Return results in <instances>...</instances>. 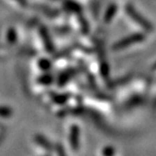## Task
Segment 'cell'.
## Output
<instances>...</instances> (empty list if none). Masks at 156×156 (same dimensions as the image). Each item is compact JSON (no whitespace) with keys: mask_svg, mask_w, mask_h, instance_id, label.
<instances>
[{"mask_svg":"<svg viewBox=\"0 0 156 156\" xmlns=\"http://www.w3.org/2000/svg\"><path fill=\"white\" fill-rule=\"evenodd\" d=\"M126 12H127V14L136 22V24H138L140 27H142L145 30H147V31H149V32H151V31H152V25L150 23V22L147 20V19H145L137 10L133 8V6H132V5H130V4H128L127 6H126Z\"/></svg>","mask_w":156,"mask_h":156,"instance_id":"6da1fadb","label":"cell"},{"mask_svg":"<svg viewBox=\"0 0 156 156\" xmlns=\"http://www.w3.org/2000/svg\"><path fill=\"white\" fill-rule=\"evenodd\" d=\"M144 39H145V36H144V34H142V33H135V34H132L126 38L119 40L118 42H116L114 44L113 49L114 50H120V49L126 48L128 46L133 45V44L144 41Z\"/></svg>","mask_w":156,"mask_h":156,"instance_id":"7a4b0ae2","label":"cell"},{"mask_svg":"<svg viewBox=\"0 0 156 156\" xmlns=\"http://www.w3.org/2000/svg\"><path fill=\"white\" fill-rule=\"evenodd\" d=\"M70 145L73 151H77L80 145V129L77 125H72L69 135Z\"/></svg>","mask_w":156,"mask_h":156,"instance_id":"3957f363","label":"cell"},{"mask_svg":"<svg viewBox=\"0 0 156 156\" xmlns=\"http://www.w3.org/2000/svg\"><path fill=\"white\" fill-rule=\"evenodd\" d=\"M41 37L43 41V43H44V47L47 50V52L49 53H52L54 52V44H53V41L50 38V35L47 31V29L45 27H41Z\"/></svg>","mask_w":156,"mask_h":156,"instance_id":"277c9868","label":"cell"},{"mask_svg":"<svg viewBox=\"0 0 156 156\" xmlns=\"http://www.w3.org/2000/svg\"><path fill=\"white\" fill-rule=\"evenodd\" d=\"M117 9H118V7L116 4H111L105 12V23H110L111 20L113 19V17L115 16L116 12H117Z\"/></svg>","mask_w":156,"mask_h":156,"instance_id":"5b68a950","label":"cell"},{"mask_svg":"<svg viewBox=\"0 0 156 156\" xmlns=\"http://www.w3.org/2000/svg\"><path fill=\"white\" fill-rule=\"evenodd\" d=\"M35 140H36V143L39 144L41 147L44 148L47 151H52L53 150V147L52 145L50 144V142L47 140L46 137H44L43 136H41V135H37L35 136Z\"/></svg>","mask_w":156,"mask_h":156,"instance_id":"8992f818","label":"cell"},{"mask_svg":"<svg viewBox=\"0 0 156 156\" xmlns=\"http://www.w3.org/2000/svg\"><path fill=\"white\" fill-rule=\"evenodd\" d=\"M65 7L66 9H68L69 10L73 12H80V10H81L80 5H78L74 1H71V0H67L65 2Z\"/></svg>","mask_w":156,"mask_h":156,"instance_id":"52a82bcc","label":"cell"},{"mask_svg":"<svg viewBox=\"0 0 156 156\" xmlns=\"http://www.w3.org/2000/svg\"><path fill=\"white\" fill-rule=\"evenodd\" d=\"M12 115V110L8 106L0 105V117L1 118H9Z\"/></svg>","mask_w":156,"mask_h":156,"instance_id":"ba28073f","label":"cell"},{"mask_svg":"<svg viewBox=\"0 0 156 156\" xmlns=\"http://www.w3.org/2000/svg\"><path fill=\"white\" fill-rule=\"evenodd\" d=\"M53 77L50 74H43L39 78V82L42 85H50L53 83Z\"/></svg>","mask_w":156,"mask_h":156,"instance_id":"9c48e42d","label":"cell"},{"mask_svg":"<svg viewBox=\"0 0 156 156\" xmlns=\"http://www.w3.org/2000/svg\"><path fill=\"white\" fill-rule=\"evenodd\" d=\"M39 67H40V69L41 70H42V71H48V70H50L51 69V62L48 60V59H41V60H40V62H39Z\"/></svg>","mask_w":156,"mask_h":156,"instance_id":"30bf717a","label":"cell"},{"mask_svg":"<svg viewBox=\"0 0 156 156\" xmlns=\"http://www.w3.org/2000/svg\"><path fill=\"white\" fill-rule=\"evenodd\" d=\"M7 39L9 42H15V41L17 40V34H16V31L13 28H10L8 31V34H7Z\"/></svg>","mask_w":156,"mask_h":156,"instance_id":"8fae6325","label":"cell"},{"mask_svg":"<svg viewBox=\"0 0 156 156\" xmlns=\"http://www.w3.org/2000/svg\"><path fill=\"white\" fill-rule=\"evenodd\" d=\"M68 98H69V96L67 94H61V95H58L57 97H55L54 101L58 104H63L68 100Z\"/></svg>","mask_w":156,"mask_h":156,"instance_id":"7c38bea8","label":"cell"},{"mask_svg":"<svg viewBox=\"0 0 156 156\" xmlns=\"http://www.w3.org/2000/svg\"><path fill=\"white\" fill-rule=\"evenodd\" d=\"M102 154L105 155V156H112V155L115 154V151H114V149L112 147H106V148L104 149Z\"/></svg>","mask_w":156,"mask_h":156,"instance_id":"4fadbf2b","label":"cell"},{"mask_svg":"<svg viewBox=\"0 0 156 156\" xmlns=\"http://www.w3.org/2000/svg\"><path fill=\"white\" fill-rule=\"evenodd\" d=\"M153 70H156V63H155V65L153 66V68H152Z\"/></svg>","mask_w":156,"mask_h":156,"instance_id":"5bb4252c","label":"cell"}]
</instances>
